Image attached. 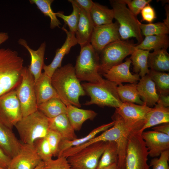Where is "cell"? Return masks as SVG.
Wrapping results in <instances>:
<instances>
[{
  "mask_svg": "<svg viewBox=\"0 0 169 169\" xmlns=\"http://www.w3.org/2000/svg\"><path fill=\"white\" fill-rule=\"evenodd\" d=\"M114 17L119 25V33L121 40L135 38L140 43L143 38L139 26L140 21L129 10L123 0H110Z\"/></svg>",
  "mask_w": 169,
  "mask_h": 169,
  "instance_id": "8992f818",
  "label": "cell"
},
{
  "mask_svg": "<svg viewBox=\"0 0 169 169\" xmlns=\"http://www.w3.org/2000/svg\"><path fill=\"white\" fill-rule=\"evenodd\" d=\"M33 145L37 154L42 161L45 162L52 159L53 154L45 137L37 140Z\"/></svg>",
  "mask_w": 169,
  "mask_h": 169,
  "instance_id": "74e56055",
  "label": "cell"
},
{
  "mask_svg": "<svg viewBox=\"0 0 169 169\" xmlns=\"http://www.w3.org/2000/svg\"><path fill=\"white\" fill-rule=\"evenodd\" d=\"M72 6L73 10L72 13L69 15H65L63 12L59 11L56 13L57 17L62 18L65 23L69 28V31L75 33L79 23L80 10L79 6L74 0H69Z\"/></svg>",
  "mask_w": 169,
  "mask_h": 169,
  "instance_id": "e575fe53",
  "label": "cell"
},
{
  "mask_svg": "<svg viewBox=\"0 0 169 169\" xmlns=\"http://www.w3.org/2000/svg\"><path fill=\"white\" fill-rule=\"evenodd\" d=\"M99 54L90 43L81 48L74 67L76 75L80 81L100 83L104 80L100 75Z\"/></svg>",
  "mask_w": 169,
  "mask_h": 169,
  "instance_id": "3957f363",
  "label": "cell"
},
{
  "mask_svg": "<svg viewBox=\"0 0 169 169\" xmlns=\"http://www.w3.org/2000/svg\"><path fill=\"white\" fill-rule=\"evenodd\" d=\"M0 169H4V168H2L0 167Z\"/></svg>",
  "mask_w": 169,
  "mask_h": 169,
  "instance_id": "f5cc1de1",
  "label": "cell"
},
{
  "mask_svg": "<svg viewBox=\"0 0 169 169\" xmlns=\"http://www.w3.org/2000/svg\"><path fill=\"white\" fill-rule=\"evenodd\" d=\"M35 90L37 106L51 98L59 97L52 84L51 77L44 72L35 82Z\"/></svg>",
  "mask_w": 169,
  "mask_h": 169,
  "instance_id": "44dd1931",
  "label": "cell"
},
{
  "mask_svg": "<svg viewBox=\"0 0 169 169\" xmlns=\"http://www.w3.org/2000/svg\"><path fill=\"white\" fill-rule=\"evenodd\" d=\"M78 6L80 10L79 17L77 29L75 34L78 44L81 48L90 43L94 27L85 11L79 5Z\"/></svg>",
  "mask_w": 169,
  "mask_h": 169,
  "instance_id": "7402d4cb",
  "label": "cell"
},
{
  "mask_svg": "<svg viewBox=\"0 0 169 169\" xmlns=\"http://www.w3.org/2000/svg\"><path fill=\"white\" fill-rule=\"evenodd\" d=\"M38 110L49 119L66 114V106L59 97L53 98L37 106Z\"/></svg>",
  "mask_w": 169,
  "mask_h": 169,
  "instance_id": "f1b7e54d",
  "label": "cell"
},
{
  "mask_svg": "<svg viewBox=\"0 0 169 169\" xmlns=\"http://www.w3.org/2000/svg\"><path fill=\"white\" fill-rule=\"evenodd\" d=\"M21 75V82L16 90L23 117L36 111L38 108L34 78L26 67H23Z\"/></svg>",
  "mask_w": 169,
  "mask_h": 169,
  "instance_id": "9c48e42d",
  "label": "cell"
},
{
  "mask_svg": "<svg viewBox=\"0 0 169 169\" xmlns=\"http://www.w3.org/2000/svg\"><path fill=\"white\" fill-rule=\"evenodd\" d=\"M169 123V108L164 107L159 99L154 107L148 112L146 122L142 128V133L147 128L157 125Z\"/></svg>",
  "mask_w": 169,
  "mask_h": 169,
  "instance_id": "d4e9b609",
  "label": "cell"
},
{
  "mask_svg": "<svg viewBox=\"0 0 169 169\" xmlns=\"http://www.w3.org/2000/svg\"><path fill=\"white\" fill-rule=\"evenodd\" d=\"M136 44L120 40L106 45L100 52L99 73L103 74L112 67L122 62L135 50Z\"/></svg>",
  "mask_w": 169,
  "mask_h": 169,
  "instance_id": "52a82bcc",
  "label": "cell"
},
{
  "mask_svg": "<svg viewBox=\"0 0 169 169\" xmlns=\"http://www.w3.org/2000/svg\"><path fill=\"white\" fill-rule=\"evenodd\" d=\"M18 43L19 44L24 47L30 54L31 63L28 68L33 76L35 82L42 73V70L44 65V58L46 46V43L45 42L42 43L38 49L35 50L29 47L27 41L24 39H19Z\"/></svg>",
  "mask_w": 169,
  "mask_h": 169,
  "instance_id": "d6986e66",
  "label": "cell"
},
{
  "mask_svg": "<svg viewBox=\"0 0 169 169\" xmlns=\"http://www.w3.org/2000/svg\"><path fill=\"white\" fill-rule=\"evenodd\" d=\"M23 117L16 89L0 97V122L12 130Z\"/></svg>",
  "mask_w": 169,
  "mask_h": 169,
  "instance_id": "7c38bea8",
  "label": "cell"
},
{
  "mask_svg": "<svg viewBox=\"0 0 169 169\" xmlns=\"http://www.w3.org/2000/svg\"><path fill=\"white\" fill-rule=\"evenodd\" d=\"M115 123L113 120L108 123L100 125L92 131L87 135L80 138H77L73 140L62 139L59 147L58 157L60 156L63 151L71 147L77 146L88 141L95 137L99 133L104 131L112 126Z\"/></svg>",
  "mask_w": 169,
  "mask_h": 169,
  "instance_id": "4316f807",
  "label": "cell"
},
{
  "mask_svg": "<svg viewBox=\"0 0 169 169\" xmlns=\"http://www.w3.org/2000/svg\"></svg>",
  "mask_w": 169,
  "mask_h": 169,
  "instance_id": "11a10c76",
  "label": "cell"
},
{
  "mask_svg": "<svg viewBox=\"0 0 169 169\" xmlns=\"http://www.w3.org/2000/svg\"><path fill=\"white\" fill-rule=\"evenodd\" d=\"M140 132H130L127 145L125 169H149L148 153Z\"/></svg>",
  "mask_w": 169,
  "mask_h": 169,
  "instance_id": "ba28073f",
  "label": "cell"
},
{
  "mask_svg": "<svg viewBox=\"0 0 169 169\" xmlns=\"http://www.w3.org/2000/svg\"><path fill=\"white\" fill-rule=\"evenodd\" d=\"M14 126L21 142L33 145L37 140L46 137L49 130V118L37 110L23 117Z\"/></svg>",
  "mask_w": 169,
  "mask_h": 169,
  "instance_id": "277c9868",
  "label": "cell"
},
{
  "mask_svg": "<svg viewBox=\"0 0 169 169\" xmlns=\"http://www.w3.org/2000/svg\"><path fill=\"white\" fill-rule=\"evenodd\" d=\"M131 62L130 58L125 62L114 66L107 71L103 75L108 80L118 85L124 82L137 83L140 79L138 74H132L130 70Z\"/></svg>",
  "mask_w": 169,
  "mask_h": 169,
  "instance_id": "e0dca14e",
  "label": "cell"
},
{
  "mask_svg": "<svg viewBox=\"0 0 169 169\" xmlns=\"http://www.w3.org/2000/svg\"><path fill=\"white\" fill-rule=\"evenodd\" d=\"M21 146L12 130L0 122V148L3 152L11 159L18 153Z\"/></svg>",
  "mask_w": 169,
  "mask_h": 169,
  "instance_id": "ac0fdd59",
  "label": "cell"
},
{
  "mask_svg": "<svg viewBox=\"0 0 169 169\" xmlns=\"http://www.w3.org/2000/svg\"><path fill=\"white\" fill-rule=\"evenodd\" d=\"M154 126L152 128L153 130L164 133L169 135V123Z\"/></svg>",
  "mask_w": 169,
  "mask_h": 169,
  "instance_id": "bcb514c9",
  "label": "cell"
},
{
  "mask_svg": "<svg viewBox=\"0 0 169 169\" xmlns=\"http://www.w3.org/2000/svg\"><path fill=\"white\" fill-rule=\"evenodd\" d=\"M106 142L91 144L67 159L74 169H96L105 148Z\"/></svg>",
  "mask_w": 169,
  "mask_h": 169,
  "instance_id": "8fae6325",
  "label": "cell"
},
{
  "mask_svg": "<svg viewBox=\"0 0 169 169\" xmlns=\"http://www.w3.org/2000/svg\"><path fill=\"white\" fill-rule=\"evenodd\" d=\"M21 143V149L11 159L8 169H34L42 161L33 145Z\"/></svg>",
  "mask_w": 169,
  "mask_h": 169,
  "instance_id": "5bb4252c",
  "label": "cell"
},
{
  "mask_svg": "<svg viewBox=\"0 0 169 169\" xmlns=\"http://www.w3.org/2000/svg\"><path fill=\"white\" fill-rule=\"evenodd\" d=\"M49 129L59 133L62 139L73 140L77 138L66 114H61L52 119L49 118Z\"/></svg>",
  "mask_w": 169,
  "mask_h": 169,
  "instance_id": "603a6c76",
  "label": "cell"
},
{
  "mask_svg": "<svg viewBox=\"0 0 169 169\" xmlns=\"http://www.w3.org/2000/svg\"><path fill=\"white\" fill-rule=\"evenodd\" d=\"M44 162V169H70L66 158L61 156L55 160L52 159Z\"/></svg>",
  "mask_w": 169,
  "mask_h": 169,
  "instance_id": "ab89813d",
  "label": "cell"
},
{
  "mask_svg": "<svg viewBox=\"0 0 169 169\" xmlns=\"http://www.w3.org/2000/svg\"><path fill=\"white\" fill-rule=\"evenodd\" d=\"M74 0L78 5L85 11L91 20L90 12L94 2L91 0Z\"/></svg>",
  "mask_w": 169,
  "mask_h": 169,
  "instance_id": "ee69618b",
  "label": "cell"
},
{
  "mask_svg": "<svg viewBox=\"0 0 169 169\" xmlns=\"http://www.w3.org/2000/svg\"><path fill=\"white\" fill-rule=\"evenodd\" d=\"M159 99L160 100L163 105L164 107H169V94L159 95Z\"/></svg>",
  "mask_w": 169,
  "mask_h": 169,
  "instance_id": "7dc6e473",
  "label": "cell"
},
{
  "mask_svg": "<svg viewBox=\"0 0 169 169\" xmlns=\"http://www.w3.org/2000/svg\"><path fill=\"white\" fill-rule=\"evenodd\" d=\"M100 169H119L117 164L115 163L108 166Z\"/></svg>",
  "mask_w": 169,
  "mask_h": 169,
  "instance_id": "f907efd6",
  "label": "cell"
},
{
  "mask_svg": "<svg viewBox=\"0 0 169 169\" xmlns=\"http://www.w3.org/2000/svg\"><path fill=\"white\" fill-rule=\"evenodd\" d=\"M137 89L144 103L151 107L155 106L159 100L155 84L149 74L141 78L137 84Z\"/></svg>",
  "mask_w": 169,
  "mask_h": 169,
  "instance_id": "ffe728a7",
  "label": "cell"
},
{
  "mask_svg": "<svg viewBox=\"0 0 169 169\" xmlns=\"http://www.w3.org/2000/svg\"><path fill=\"white\" fill-rule=\"evenodd\" d=\"M8 35L6 33H0V45L6 41L8 38Z\"/></svg>",
  "mask_w": 169,
  "mask_h": 169,
  "instance_id": "681fc988",
  "label": "cell"
},
{
  "mask_svg": "<svg viewBox=\"0 0 169 169\" xmlns=\"http://www.w3.org/2000/svg\"><path fill=\"white\" fill-rule=\"evenodd\" d=\"M31 4H35L38 8L45 16L49 17L50 19V28L53 29L56 27L60 28L61 25L56 14L51 8V4L53 0H30Z\"/></svg>",
  "mask_w": 169,
  "mask_h": 169,
  "instance_id": "836d02e7",
  "label": "cell"
},
{
  "mask_svg": "<svg viewBox=\"0 0 169 169\" xmlns=\"http://www.w3.org/2000/svg\"><path fill=\"white\" fill-rule=\"evenodd\" d=\"M169 150H167L162 152L159 158H153L150 161L149 166L153 169H169Z\"/></svg>",
  "mask_w": 169,
  "mask_h": 169,
  "instance_id": "60d3db41",
  "label": "cell"
},
{
  "mask_svg": "<svg viewBox=\"0 0 169 169\" xmlns=\"http://www.w3.org/2000/svg\"><path fill=\"white\" fill-rule=\"evenodd\" d=\"M140 28L142 35L145 37L154 35L167 34L169 28L163 22L143 24L139 23Z\"/></svg>",
  "mask_w": 169,
  "mask_h": 169,
  "instance_id": "8d00e7d4",
  "label": "cell"
},
{
  "mask_svg": "<svg viewBox=\"0 0 169 169\" xmlns=\"http://www.w3.org/2000/svg\"><path fill=\"white\" fill-rule=\"evenodd\" d=\"M117 92L120 100L123 102L136 103L139 105L145 104L141 100L137 89V83L118 85Z\"/></svg>",
  "mask_w": 169,
  "mask_h": 169,
  "instance_id": "1f68e13d",
  "label": "cell"
},
{
  "mask_svg": "<svg viewBox=\"0 0 169 169\" xmlns=\"http://www.w3.org/2000/svg\"><path fill=\"white\" fill-rule=\"evenodd\" d=\"M147 64L150 70L158 72L169 71V54L167 49H162L149 54Z\"/></svg>",
  "mask_w": 169,
  "mask_h": 169,
  "instance_id": "484cf974",
  "label": "cell"
},
{
  "mask_svg": "<svg viewBox=\"0 0 169 169\" xmlns=\"http://www.w3.org/2000/svg\"><path fill=\"white\" fill-rule=\"evenodd\" d=\"M52 84L58 97L66 105L81 107L79 98L86 93L75 73L74 67L67 64L58 69L51 77Z\"/></svg>",
  "mask_w": 169,
  "mask_h": 169,
  "instance_id": "6da1fadb",
  "label": "cell"
},
{
  "mask_svg": "<svg viewBox=\"0 0 169 169\" xmlns=\"http://www.w3.org/2000/svg\"><path fill=\"white\" fill-rule=\"evenodd\" d=\"M99 161L96 169H100L113 164H118V151L117 145L113 141L106 142V146Z\"/></svg>",
  "mask_w": 169,
  "mask_h": 169,
  "instance_id": "d6a6232c",
  "label": "cell"
},
{
  "mask_svg": "<svg viewBox=\"0 0 169 169\" xmlns=\"http://www.w3.org/2000/svg\"><path fill=\"white\" fill-rule=\"evenodd\" d=\"M34 169H44V161H42Z\"/></svg>",
  "mask_w": 169,
  "mask_h": 169,
  "instance_id": "816d5d0a",
  "label": "cell"
},
{
  "mask_svg": "<svg viewBox=\"0 0 169 169\" xmlns=\"http://www.w3.org/2000/svg\"><path fill=\"white\" fill-rule=\"evenodd\" d=\"M86 94L90 97L84 105L95 104L99 106H107L115 108L123 104L119 97L117 90L118 85L115 82L104 79L100 83H85L82 84Z\"/></svg>",
  "mask_w": 169,
  "mask_h": 169,
  "instance_id": "5b68a950",
  "label": "cell"
},
{
  "mask_svg": "<svg viewBox=\"0 0 169 169\" xmlns=\"http://www.w3.org/2000/svg\"><path fill=\"white\" fill-rule=\"evenodd\" d=\"M11 160L0 148V167L5 169H8Z\"/></svg>",
  "mask_w": 169,
  "mask_h": 169,
  "instance_id": "f6af8a7d",
  "label": "cell"
},
{
  "mask_svg": "<svg viewBox=\"0 0 169 169\" xmlns=\"http://www.w3.org/2000/svg\"><path fill=\"white\" fill-rule=\"evenodd\" d=\"M70 169H73V168H71Z\"/></svg>",
  "mask_w": 169,
  "mask_h": 169,
  "instance_id": "db71d44e",
  "label": "cell"
},
{
  "mask_svg": "<svg viewBox=\"0 0 169 169\" xmlns=\"http://www.w3.org/2000/svg\"><path fill=\"white\" fill-rule=\"evenodd\" d=\"M145 104L139 105L129 102L123 103L116 108L115 113L122 118L130 132H140L145 125L148 112L151 109Z\"/></svg>",
  "mask_w": 169,
  "mask_h": 169,
  "instance_id": "30bf717a",
  "label": "cell"
},
{
  "mask_svg": "<svg viewBox=\"0 0 169 169\" xmlns=\"http://www.w3.org/2000/svg\"><path fill=\"white\" fill-rule=\"evenodd\" d=\"M150 51L140 49H135L130 58L133 65V70L141 78L149 73L150 70L147 64Z\"/></svg>",
  "mask_w": 169,
  "mask_h": 169,
  "instance_id": "4dcf8cb0",
  "label": "cell"
},
{
  "mask_svg": "<svg viewBox=\"0 0 169 169\" xmlns=\"http://www.w3.org/2000/svg\"><path fill=\"white\" fill-rule=\"evenodd\" d=\"M45 137L50 147L53 156L57 157L59 144L62 139L61 136L58 133L49 130Z\"/></svg>",
  "mask_w": 169,
  "mask_h": 169,
  "instance_id": "f35d334b",
  "label": "cell"
},
{
  "mask_svg": "<svg viewBox=\"0 0 169 169\" xmlns=\"http://www.w3.org/2000/svg\"><path fill=\"white\" fill-rule=\"evenodd\" d=\"M118 29L117 22L94 27L90 44L99 54L109 44L121 40Z\"/></svg>",
  "mask_w": 169,
  "mask_h": 169,
  "instance_id": "4fadbf2b",
  "label": "cell"
},
{
  "mask_svg": "<svg viewBox=\"0 0 169 169\" xmlns=\"http://www.w3.org/2000/svg\"><path fill=\"white\" fill-rule=\"evenodd\" d=\"M141 136L150 156L156 157L169 150V135L152 130L143 131Z\"/></svg>",
  "mask_w": 169,
  "mask_h": 169,
  "instance_id": "9a60e30c",
  "label": "cell"
},
{
  "mask_svg": "<svg viewBox=\"0 0 169 169\" xmlns=\"http://www.w3.org/2000/svg\"><path fill=\"white\" fill-rule=\"evenodd\" d=\"M66 108V115L75 131H79L84 121L93 120L97 115L93 110L80 109L72 105H67Z\"/></svg>",
  "mask_w": 169,
  "mask_h": 169,
  "instance_id": "cb8c5ba5",
  "label": "cell"
},
{
  "mask_svg": "<svg viewBox=\"0 0 169 169\" xmlns=\"http://www.w3.org/2000/svg\"><path fill=\"white\" fill-rule=\"evenodd\" d=\"M148 74L155 83L158 95L169 94V73L150 70Z\"/></svg>",
  "mask_w": 169,
  "mask_h": 169,
  "instance_id": "d590c367",
  "label": "cell"
},
{
  "mask_svg": "<svg viewBox=\"0 0 169 169\" xmlns=\"http://www.w3.org/2000/svg\"><path fill=\"white\" fill-rule=\"evenodd\" d=\"M141 21L149 23H152L156 18V16L154 9L149 3L145 6L141 12Z\"/></svg>",
  "mask_w": 169,
  "mask_h": 169,
  "instance_id": "7bdbcfd3",
  "label": "cell"
},
{
  "mask_svg": "<svg viewBox=\"0 0 169 169\" xmlns=\"http://www.w3.org/2000/svg\"><path fill=\"white\" fill-rule=\"evenodd\" d=\"M131 12L136 16L141 12L142 9L149 4L151 0H123Z\"/></svg>",
  "mask_w": 169,
  "mask_h": 169,
  "instance_id": "b9f144b4",
  "label": "cell"
},
{
  "mask_svg": "<svg viewBox=\"0 0 169 169\" xmlns=\"http://www.w3.org/2000/svg\"><path fill=\"white\" fill-rule=\"evenodd\" d=\"M169 46V38L167 34L148 36L145 37L142 41L135 46V50L154 51L166 49Z\"/></svg>",
  "mask_w": 169,
  "mask_h": 169,
  "instance_id": "f546056e",
  "label": "cell"
},
{
  "mask_svg": "<svg viewBox=\"0 0 169 169\" xmlns=\"http://www.w3.org/2000/svg\"><path fill=\"white\" fill-rule=\"evenodd\" d=\"M23 63L17 51L0 49V97L20 84Z\"/></svg>",
  "mask_w": 169,
  "mask_h": 169,
  "instance_id": "7a4b0ae2",
  "label": "cell"
},
{
  "mask_svg": "<svg viewBox=\"0 0 169 169\" xmlns=\"http://www.w3.org/2000/svg\"><path fill=\"white\" fill-rule=\"evenodd\" d=\"M62 29L66 34L65 41L61 47L56 50L55 56L51 63L48 65L44 64L43 67L44 72L50 77L58 69L62 66V62L64 56L69 53L72 47L78 44L75 33L68 31L64 27Z\"/></svg>",
  "mask_w": 169,
  "mask_h": 169,
  "instance_id": "2e32d148",
  "label": "cell"
},
{
  "mask_svg": "<svg viewBox=\"0 0 169 169\" xmlns=\"http://www.w3.org/2000/svg\"><path fill=\"white\" fill-rule=\"evenodd\" d=\"M90 16L94 27L112 23L114 18L112 9L95 2L91 9Z\"/></svg>",
  "mask_w": 169,
  "mask_h": 169,
  "instance_id": "83f0119b",
  "label": "cell"
},
{
  "mask_svg": "<svg viewBox=\"0 0 169 169\" xmlns=\"http://www.w3.org/2000/svg\"><path fill=\"white\" fill-rule=\"evenodd\" d=\"M166 13V19L163 20V23L169 28V8L168 5H166L165 7Z\"/></svg>",
  "mask_w": 169,
  "mask_h": 169,
  "instance_id": "c3c4849f",
  "label": "cell"
}]
</instances>
